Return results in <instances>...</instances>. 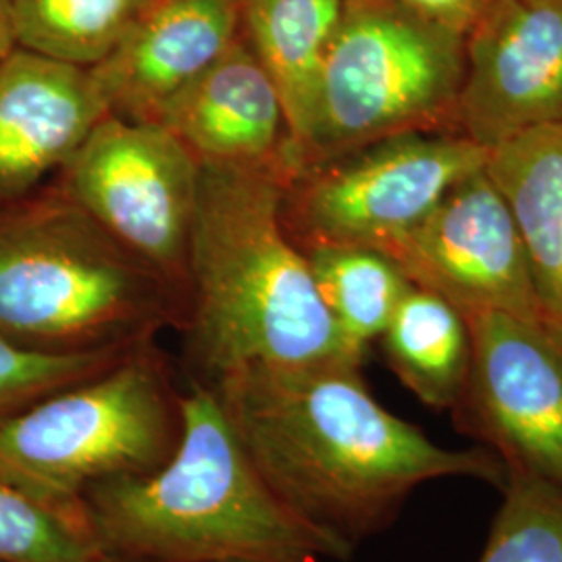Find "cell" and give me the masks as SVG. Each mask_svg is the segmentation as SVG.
Segmentation results:
<instances>
[{
  "label": "cell",
  "instance_id": "cell-1",
  "mask_svg": "<svg viewBox=\"0 0 562 562\" xmlns=\"http://www.w3.org/2000/svg\"><path fill=\"white\" fill-rule=\"evenodd\" d=\"M209 385L278 501L352 557L425 483L469 477L503 490L506 482L490 450L443 448L390 413L361 364L248 367Z\"/></svg>",
  "mask_w": 562,
  "mask_h": 562
},
{
  "label": "cell",
  "instance_id": "cell-2",
  "mask_svg": "<svg viewBox=\"0 0 562 562\" xmlns=\"http://www.w3.org/2000/svg\"><path fill=\"white\" fill-rule=\"evenodd\" d=\"M283 183L202 167L181 334L192 382L248 367L361 364L281 220Z\"/></svg>",
  "mask_w": 562,
  "mask_h": 562
},
{
  "label": "cell",
  "instance_id": "cell-3",
  "mask_svg": "<svg viewBox=\"0 0 562 562\" xmlns=\"http://www.w3.org/2000/svg\"><path fill=\"white\" fill-rule=\"evenodd\" d=\"M183 431L161 469L92 485L83 498L102 552L132 562H348L269 490L209 383L181 394Z\"/></svg>",
  "mask_w": 562,
  "mask_h": 562
},
{
  "label": "cell",
  "instance_id": "cell-4",
  "mask_svg": "<svg viewBox=\"0 0 562 562\" xmlns=\"http://www.w3.org/2000/svg\"><path fill=\"white\" fill-rule=\"evenodd\" d=\"M186 301L50 181L0 206V336L78 355L157 340Z\"/></svg>",
  "mask_w": 562,
  "mask_h": 562
},
{
  "label": "cell",
  "instance_id": "cell-5",
  "mask_svg": "<svg viewBox=\"0 0 562 562\" xmlns=\"http://www.w3.org/2000/svg\"><path fill=\"white\" fill-rule=\"evenodd\" d=\"M181 431V392L157 341L148 340L2 419L0 473L44 503L83 513L92 485L161 469Z\"/></svg>",
  "mask_w": 562,
  "mask_h": 562
},
{
  "label": "cell",
  "instance_id": "cell-6",
  "mask_svg": "<svg viewBox=\"0 0 562 562\" xmlns=\"http://www.w3.org/2000/svg\"><path fill=\"white\" fill-rule=\"evenodd\" d=\"M462 76L461 32L396 0H346L304 165L406 134H459Z\"/></svg>",
  "mask_w": 562,
  "mask_h": 562
},
{
  "label": "cell",
  "instance_id": "cell-7",
  "mask_svg": "<svg viewBox=\"0 0 562 562\" xmlns=\"http://www.w3.org/2000/svg\"><path fill=\"white\" fill-rule=\"evenodd\" d=\"M459 134H406L308 162L283 186L281 220L302 250L359 246L387 255L443 196L485 167Z\"/></svg>",
  "mask_w": 562,
  "mask_h": 562
},
{
  "label": "cell",
  "instance_id": "cell-8",
  "mask_svg": "<svg viewBox=\"0 0 562 562\" xmlns=\"http://www.w3.org/2000/svg\"><path fill=\"white\" fill-rule=\"evenodd\" d=\"M201 169L159 123L106 115L53 183L153 267L188 306V257Z\"/></svg>",
  "mask_w": 562,
  "mask_h": 562
},
{
  "label": "cell",
  "instance_id": "cell-9",
  "mask_svg": "<svg viewBox=\"0 0 562 562\" xmlns=\"http://www.w3.org/2000/svg\"><path fill=\"white\" fill-rule=\"evenodd\" d=\"M471 367L450 415L508 473L562 490V344L542 325L467 313Z\"/></svg>",
  "mask_w": 562,
  "mask_h": 562
},
{
  "label": "cell",
  "instance_id": "cell-10",
  "mask_svg": "<svg viewBox=\"0 0 562 562\" xmlns=\"http://www.w3.org/2000/svg\"><path fill=\"white\" fill-rule=\"evenodd\" d=\"M387 257L462 315L496 311L542 325L521 236L485 167L459 181Z\"/></svg>",
  "mask_w": 562,
  "mask_h": 562
},
{
  "label": "cell",
  "instance_id": "cell-11",
  "mask_svg": "<svg viewBox=\"0 0 562 562\" xmlns=\"http://www.w3.org/2000/svg\"><path fill=\"white\" fill-rule=\"evenodd\" d=\"M562 123V0H487L464 34L457 125L485 150Z\"/></svg>",
  "mask_w": 562,
  "mask_h": 562
},
{
  "label": "cell",
  "instance_id": "cell-12",
  "mask_svg": "<svg viewBox=\"0 0 562 562\" xmlns=\"http://www.w3.org/2000/svg\"><path fill=\"white\" fill-rule=\"evenodd\" d=\"M157 123L201 167L262 173L283 186L304 167L280 92L241 34Z\"/></svg>",
  "mask_w": 562,
  "mask_h": 562
},
{
  "label": "cell",
  "instance_id": "cell-13",
  "mask_svg": "<svg viewBox=\"0 0 562 562\" xmlns=\"http://www.w3.org/2000/svg\"><path fill=\"white\" fill-rule=\"evenodd\" d=\"M106 115L90 69L15 46L0 60V206L44 188Z\"/></svg>",
  "mask_w": 562,
  "mask_h": 562
},
{
  "label": "cell",
  "instance_id": "cell-14",
  "mask_svg": "<svg viewBox=\"0 0 562 562\" xmlns=\"http://www.w3.org/2000/svg\"><path fill=\"white\" fill-rule=\"evenodd\" d=\"M240 34L241 0H153L90 74L111 115L157 123Z\"/></svg>",
  "mask_w": 562,
  "mask_h": 562
},
{
  "label": "cell",
  "instance_id": "cell-15",
  "mask_svg": "<svg viewBox=\"0 0 562 562\" xmlns=\"http://www.w3.org/2000/svg\"><path fill=\"white\" fill-rule=\"evenodd\" d=\"M485 173L521 236L542 325L562 344V123L490 148Z\"/></svg>",
  "mask_w": 562,
  "mask_h": 562
},
{
  "label": "cell",
  "instance_id": "cell-16",
  "mask_svg": "<svg viewBox=\"0 0 562 562\" xmlns=\"http://www.w3.org/2000/svg\"><path fill=\"white\" fill-rule=\"evenodd\" d=\"M346 0H241V36L280 92L302 159L311 138L323 65Z\"/></svg>",
  "mask_w": 562,
  "mask_h": 562
},
{
  "label": "cell",
  "instance_id": "cell-17",
  "mask_svg": "<svg viewBox=\"0 0 562 562\" xmlns=\"http://www.w3.org/2000/svg\"><path fill=\"white\" fill-rule=\"evenodd\" d=\"M394 375L434 411H452L471 367V331L440 294L411 285L382 334Z\"/></svg>",
  "mask_w": 562,
  "mask_h": 562
},
{
  "label": "cell",
  "instance_id": "cell-18",
  "mask_svg": "<svg viewBox=\"0 0 562 562\" xmlns=\"http://www.w3.org/2000/svg\"><path fill=\"white\" fill-rule=\"evenodd\" d=\"M308 259L323 302L348 348L364 361L413 281L387 255L359 246H315Z\"/></svg>",
  "mask_w": 562,
  "mask_h": 562
},
{
  "label": "cell",
  "instance_id": "cell-19",
  "mask_svg": "<svg viewBox=\"0 0 562 562\" xmlns=\"http://www.w3.org/2000/svg\"><path fill=\"white\" fill-rule=\"evenodd\" d=\"M21 48L94 67L123 41L153 0H9Z\"/></svg>",
  "mask_w": 562,
  "mask_h": 562
},
{
  "label": "cell",
  "instance_id": "cell-20",
  "mask_svg": "<svg viewBox=\"0 0 562 562\" xmlns=\"http://www.w3.org/2000/svg\"><path fill=\"white\" fill-rule=\"evenodd\" d=\"M102 554L86 513L44 503L0 473V562H94Z\"/></svg>",
  "mask_w": 562,
  "mask_h": 562
},
{
  "label": "cell",
  "instance_id": "cell-21",
  "mask_svg": "<svg viewBox=\"0 0 562 562\" xmlns=\"http://www.w3.org/2000/svg\"><path fill=\"white\" fill-rule=\"evenodd\" d=\"M480 562H562V490L508 473Z\"/></svg>",
  "mask_w": 562,
  "mask_h": 562
},
{
  "label": "cell",
  "instance_id": "cell-22",
  "mask_svg": "<svg viewBox=\"0 0 562 562\" xmlns=\"http://www.w3.org/2000/svg\"><path fill=\"white\" fill-rule=\"evenodd\" d=\"M136 346L140 344L97 352L53 355L23 348L0 336V422L60 387L101 373Z\"/></svg>",
  "mask_w": 562,
  "mask_h": 562
},
{
  "label": "cell",
  "instance_id": "cell-23",
  "mask_svg": "<svg viewBox=\"0 0 562 562\" xmlns=\"http://www.w3.org/2000/svg\"><path fill=\"white\" fill-rule=\"evenodd\" d=\"M396 2L422 13L427 20L438 21L450 30L467 34L473 21L480 18L487 0H396Z\"/></svg>",
  "mask_w": 562,
  "mask_h": 562
},
{
  "label": "cell",
  "instance_id": "cell-24",
  "mask_svg": "<svg viewBox=\"0 0 562 562\" xmlns=\"http://www.w3.org/2000/svg\"><path fill=\"white\" fill-rule=\"evenodd\" d=\"M15 46L18 41H15V27L11 18V2L0 0V60L4 59Z\"/></svg>",
  "mask_w": 562,
  "mask_h": 562
},
{
  "label": "cell",
  "instance_id": "cell-25",
  "mask_svg": "<svg viewBox=\"0 0 562 562\" xmlns=\"http://www.w3.org/2000/svg\"><path fill=\"white\" fill-rule=\"evenodd\" d=\"M94 562H132L120 559V557H111V554H102L101 559H97Z\"/></svg>",
  "mask_w": 562,
  "mask_h": 562
},
{
  "label": "cell",
  "instance_id": "cell-26",
  "mask_svg": "<svg viewBox=\"0 0 562 562\" xmlns=\"http://www.w3.org/2000/svg\"><path fill=\"white\" fill-rule=\"evenodd\" d=\"M211 562H267V561H255V559H223V561H211Z\"/></svg>",
  "mask_w": 562,
  "mask_h": 562
}]
</instances>
